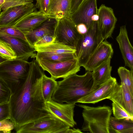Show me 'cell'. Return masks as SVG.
<instances>
[{"label": "cell", "mask_w": 133, "mask_h": 133, "mask_svg": "<svg viewBox=\"0 0 133 133\" xmlns=\"http://www.w3.org/2000/svg\"><path fill=\"white\" fill-rule=\"evenodd\" d=\"M15 124L10 118L0 121V133H10L15 129Z\"/></svg>", "instance_id": "cell-32"}, {"label": "cell", "mask_w": 133, "mask_h": 133, "mask_svg": "<svg viewBox=\"0 0 133 133\" xmlns=\"http://www.w3.org/2000/svg\"><path fill=\"white\" fill-rule=\"evenodd\" d=\"M0 57L6 60L16 59V54L9 43L0 38Z\"/></svg>", "instance_id": "cell-27"}, {"label": "cell", "mask_w": 133, "mask_h": 133, "mask_svg": "<svg viewBox=\"0 0 133 133\" xmlns=\"http://www.w3.org/2000/svg\"><path fill=\"white\" fill-rule=\"evenodd\" d=\"M8 118H10L9 102L0 104V121Z\"/></svg>", "instance_id": "cell-34"}, {"label": "cell", "mask_w": 133, "mask_h": 133, "mask_svg": "<svg viewBox=\"0 0 133 133\" xmlns=\"http://www.w3.org/2000/svg\"><path fill=\"white\" fill-rule=\"evenodd\" d=\"M54 36L49 35H45L36 42L34 45V47L43 45L52 42Z\"/></svg>", "instance_id": "cell-35"}, {"label": "cell", "mask_w": 133, "mask_h": 133, "mask_svg": "<svg viewBox=\"0 0 133 133\" xmlns=\"http://www.w3.org/2000/svg\"><path fill=\"white\" fill-rule=\"evenodd\" d=\"M71 0H50L48 11L46 14L50 18L56 19L70 18Z\"/></svg>", "instance_id": "cell-20"}, {"label": "cell", "mask_w": 133, "mask_h": 133, "mask_svg": "<svg viewBox=\"0 0 133 133\" xmlns=\"http://www.w3.org/2000/svg\"><path fill=\"white\" fill-rule=\"evenodd\" d=\"M57 19L49 18L32 31L24 34L29 44L34 47L35 42L44 36L49 35L54 36Z\"/></svg>", "instance_id": "cell-19"}, {"label": "cell", "mask_w": 133, "mask_h": 133, "mask_svg": "<svg viewBox=\"0 0 133 133\" xmlns=\"http://www.w3.org/2000/svg\"><path fill=\"white\" fill-rule=\"evenodd\" d=\"M6 60L3 58L0 57V63Z\"/></svg>", "instance_id": "cell-40"}, {"label": "cell", "mask_w": 133, "mask_h": 133, "mask_svg": "<svg viewBox=\"0 0 133 133\" xmlns=\"http://www.w3.org/2000/svg\"><path fill=\"white\" fill-rule=\"evenodd\" d=\"M116 40L119 44L125 65L133 71V48L129 41L125 25L120 27L119 34Z\"/></svg>", "instance_id": "cell-17"}, {"label": "cell", "mask_w": 133, "mask_h": 133, "mask_svg": "<svg viewBox=\"0 0 133 133\" xmlns=\"http://www.w3.org/2000/svg\"><path fill=\"white\" fill-rule=\"evenodd\" d=\"M42 69L48 72L51 77L56 80L63 79L80 70L76 57L65 61L54 62L43 59H36Z\"/></svg>", "instance_id": "cell-8"}, {"label": "cell", "mask_w": 133, "mask_h": 133, "mask_svg": "<svg viewBox=\"0 0 133 133\" xmlns=\"http://www.w3.org/2000/svg\"><path fill=\"white\" fill-rule=\"evenodd\" d=\"M109 132V133H133V120L130 119H117L111 116Z\"/></svg>", "instance_id": "cell-22"}, {"label": "cell", "mask_w": 133, "mask_h": 133, "mask_svg": "<svg viewBox=\"0 0 133 133\" xmlns=\"http://www.w3.org/2000/svg\"><path fill=\"white\" fill-rule=\"evenodd\" d=\"M111 59L110 58L102 63L92 72L93 80L92 90L111 77L112 67L110 65Z\"/></svg>", "instance_id": "cell-21"}, {"label": "cell", "mask_w": 133, "mask_h": 133, "mask_svg": "<svg viewBox=\"0 0 133 133\" xmlns=\"http://www.w3.org/2000/svg\"><path fill=\"white\" fill-rule=\"evenodd\" d=\"M97 0H85L70 14V18L76 26L82 24L88 29L94 22L91 18L93 15L97 14Z\"/></svg>", "instance_id": "cell-12"}, {"label": "cell", "mask_w": 133, "mask_h": 133, "mask_svg": "<svg viewBox=\"0 0 133 133\" xmlns=\"http://www.w3.org/2000/svg\"><path fill=\"white\" fill-rule=\"evenodd\" d=\"M1 8L0 7V12H1Z\"/></svg>", "instance_id": "cell-41"}, {"label": "cell", "mask_w": 133, "mask_h": 133, "mask_svg": "<svg viewBox=\"0 0 133 133\" xmlns=\"http://www.w3.org/2000/svg\"><path fill=\"white\" fill-rule=\"evenodd\" d=\"M57 19L53 42L75 49L81 35L76 25L69 18Z\"/></svg>", "instance_id": "cell-7"}, {"label": "cell", "mask_w": 133, "mask_h": 133, "mask_svg": "<svg viewBox=\"0 0 133 133\" xmlns=\"http://www.w3.org/2000/svg\"><path fill=\"white\" fill-rule=\"evenodd\" d=\"M37 52L57 54L75 53V49L62 44L52 42L43 45L34 47Z\"/></svg>", "instance_id": "cell-23"}, {"label": "cell", "mask_w": 133, "mask_h": 133, "mask_svg": "<svg viewBox=\"0 0 133 133\" xmlns=\"http://www.w3.org/2000/svg\"><path fill=\"white\" fill-rule=\"evenodd\" d=\"M57 82L51 77L46 76L44 74L42 79V91L45 102L51 99L52 95L56 89Z\"/></svg>", "instance_id": "cell-24"}, {"label": "cell", "mask_w": 133, "mask_h": 133, "mask_svg": "<svg viewBox=\"0 0 133 133\" xmlns=\"http://www.w3.org/2000/svg\"><path fill=\"white\" fill-rule=\"evenodd\" d=\"M117 82L116 79L111 77L107 81L80 98L77 103L94 104L106 99H108Z\"/></svg>", "instance_id": "cell-14"}, {"label": "cell", "mask_w": 133, "mask_h": 133, "mask_svg": "<svg viewBox=\"0 0 133 133\" xmlns=\"http://www.w3.org/2000/svg\"><path fill=\"white\" fill-rule=\"evenodd\" d=\"M26 77L11 94L9 104L10 118L16 131L21 127L50 115L43 95L42 79L44 74L34 59L29 62Z\"/></svg>", "instance_id": "cell-1"}, {"label": "cell", "mask_w": 133, "mask_h": 133, "mask_svg": "<svg viewBox=\"0 0 133 133\" xmlns=\"http://www.w3.org/2000/svg\"><path fill=\"white\" fill-rule=\"evenodd\" d=\"M117 72L121 80V84H124L133 95V71L124 67H119Z\"/></svg>", "instance_id": "cell-26"}, {"label": "cell", "mask_w": 133, "mask_h": 133, "mask_svg": "<svg viewBox=\"0 0 133 133\" xmlns=\"http://www.w3.org/2000/svg\"><path fill=\"white\" fill-rule=\"evenodd\" d=\"M93 84L91 71L82 75L73 74L57 82L51 99L58 102L75 104L92 90Z\"/></svg>", "instance_id": "cell-2"}, {"label": "cell", "mask_w": 133, "mask_h": 133, "mask_svg": "<svg viewBox=\"0 0 133 133\" xmlns=\"http://www.w3.org/2000/svg\"><path fill=\"white\" fill-rule=\"evenodd\" d=\"M98 19V16L97 14L93 15L91 19L93 21H97Z\"/></svg>", "instance_id": "cell-39"}, {"label": "cell", "mask_w": 133, "mask_h": 133, "mask_svg": "<svg viewBox=\"0 0 133 133\" xmlns=\"http://www.w3.org/2000/svg\"><path fill=\"white\" fill-rule=\"evenodd\" d=\"M103 41L98 32L97 21H94L84 34H81L75 49L79 65L83 66L89 57Z\"/></svg>", "instance_id": "cell-5"}, {"label": "cell", "mask_w": 133, "mask_h": 133, "mask_svg": "<svg viewBox=\"0 0 133 133\" xmlns=\"http://www.w3.org/2000/svg\"><path fill=\"white\" fill-rule=\"evenodd\" d=\"M31 0H0V7L3 10L16 6L32 3Z\"/></svg>", "instance_id": "cell-29"}, {"label": "cell", "mask_w": 133, "mask_h": 133, "mask_svg": "<svg viewBox=\"0 0 133 133\" xmlns=\"http://www.w3.org/2000/svg\"><path fill=\"white\" fill-rule=\"evenodd\" d=\"M36 1L35 6L42 13L46 14L48 11L50 0H31Z\"/></svg>", "instance_id": "cell-33"}, {"label": "cell", "mask_w": 133, "mask_h": 133, "mask_svg": "<svg viewBox=\"0 0 133 133\" xmlns=\"http://www.w3.org/2000/svg\"><path fill=\"white\" fill-rule=\"evenodd\" d=\"M76 57L75 53L51 54L37 52L36 59H43L54 62L65 61Z\"/></svg>", "instance_id": "cell-25"}, {"label": "cell", "mask_w": 133, "mask_h": 133, "mask_svg": "<svg viewBox=\"0 0 133 133\" xmlns=\"http://www.w3.org/2000/svg\"><path fill=\"white\" fill-rule=\"evenodd\" d=\"M76 27L78 32L81 34L85 33L87 32L88 29L86 26L82 24H80L77 25Z\"/></svg>", "instance_id": "cell-37"}, {"label": "cell", "mask_w": 133, "mask_h": 133, "mask_svg": "<svg viewBox=\"0 0 133 133\" xmlns=\"http://www.w3.org/2000/svg\"><path fill=\"white\" fill-rule=\"evenodd\" d=\"M0 38L11 46L16 54V59L27 61L30 58H35L36 54L35 48L28 42L19 38L6 35L0 36Z\"/></svg>", "instance_id": "cell-16"}, {"label": "cell", "mask_w": 133, "mask_h": 133, "mask_svg": "<svg viewBox=\"0 0 133 133\" xmlns=\"http://www.w3.org/2000/svg\"><path fill=\"white\" fill-rule=\"evenodd\" d=\"M10 95V92L8 86L0 79V104L8 102Z\"/></svg>", "instance_id": "cell-31"}, {"label": "cell", "mask_w": 133, "mask_h": 133, "mask_svg": "<svg viewBox=\"0 0 133 133\" xmlns=\"http://www.w3.org/2000/svg\"><path fill=\"white\" fill-rule=\"evenodd\" d=\"M112 105V110L114 117L117 119H130L133 120V116L130 115L117 104L113 102Z\"/></svg>", "instance_id": "cell-30"}, {"label": "cell", "mask_w": 133, "mask_h": 133, "mask_svg": "<svg viewBox=\"0 0 133 133\" xmlns=\"http://www.w3.org/2000/svg\"><path fill=\"white\" fill-rule=\"evenodd\" d=\"M98 19L97 26L98 32L103 41L110 37L115 29L117 19L113 9L102 4L98 9Z\"/></svg>", "instance_id": "cell-9"}, {"label": "cell", "mask_w": 133, "mask_h": 133, "mask_svg": "<svg viewBox=\"0 0 133 133\" xmlns=\"http://www.w3.org/2000/svg\"><path fill=\"white\" fill-rule=\"evenodd\" d=\"M72 129L70 128L68 129L66 132V133H83L80 129H76L74 128Z\"/></svg>", "instance_id": "cell-38"}, {"label": "cell", "mask_w": 133, "mask_h": 133, "mask_svg": "<svg viewBox=\"0 0 133 133\" xmlns=\"http://www.w3.org/2000/svg\"><path fill=\"white\" fill-rule=\"evenodd\" d=\"M37 10L33 3L4 10L0 13V28L14 26L28 14Z\"/></svg>", "instance_id": "cell-10"}, {"label": "cell", "mask_w": 133, "mask_h": 133, "mask_svg": "<svg viewBox=\"0 0 133 133\" xmlns=\"http://www.w3.org/2000/svg\"><path fill=\"white\" fill-rule=\"evenodd\" d=\"M85 0H71L70 10V14L73 13Z\"/></svg>", "instance_id": "cell-36"}, {"label": "cell", "mask_w": 133, "mask_h": 133, "mask_svg": "<svg viewBox=\"0 0 133 133\" xmlns=\"http://www.w3.org/2000/svg\"><path fill=\"white\" fill-rule=\"evenodd\" d=\"M77 105L83 109L84 122L81 131L90 133H109V121L112 113L110 107H93L80 104Z\"/></svg>", "instance_id": "cell-3"}, {"label": "cell", "mask_w": 133, "mask_h": 133, "mask_svg": "<svg viewBox=\"0 0 133 133\" xmlns=\"http://www.w3.org/2000/svg\"><path fill=\"white\" fill-rule=\"evenodd\" d=\"M28 63L24 60L16 59L0 63V79L6 85L11 94L25 79L28 70Z\"/></svg>", "instance_id": "cell-4"}, {"label": "cell", "mask_w": 133, "mask_h": 133, "mask_svg": "<svg viewBox=\"0 0 133 133\" xmlns=\"http://www.w3.org/2000/svg\"><path fill=\"white\" fill-rule=\"evenodd\" d=\"M70 128L50 115L21 127L17 133H66Z\"/></svg>", "instance_id": "cell-6"}, {"label": "cell", "mask_w": 133, "mask_h": 133, "mask_svg": "<svg viewBox=\"0 0 133 133\" xmlns=\"http://www.w3.org/2000/svg\"><path fill=\"white\" fill-rule=\"evenodd\" d=\"M4 35L19 38L28 42L23 33L14 26L0 28V36Z\"/></svg>", "instance_id": "cell-28"}, {"label": "cell", "mask_w": 133, "mask_h": 133, "mask_svg": "<svg viewBox=\"0 0 133 133\" xmlns=\"http://www.w3.org/2000/svg\"><path fill=\"white\" fill-rule=\"evenodd\" d=\"M113 53L111 44L104 40L91 54L83 67L86 71H92L102 63L111 58Z\"/></svg>", "instance_id": "cell-13"}, {"label": "cell", "mask_w": 133, "mask_h": 133, "mask_svg": "<svg viewBox=\"0 0 133 133\" xmlns=\"http://www.w3.org/2000/svg\"><path fill=\"white\" fill-rule=\"evenodd\" d=\"M108 99L133 116V95L124 84L119 85L117 82Z\"/></svg>", "instance_id": "cell-15"}, {"label": "cell", "mask_w": 133, "mask_h": 133, "mask_svg": "<svg viewBox=\"0 0 133 133\" xmlns=\"http://www.w3.org/2000/svg\"><path fill=\"white\" fill-rule=\"evenodd\" d=\"M45 103L48 111L52 116L70 128H74L76 125L74 119L75 104L58 102L52 99L45 102Z\"/></svg>", "instance_id": "cell-11"}, {"label": "cell", "mask_w": 133, "mask_h": 133, "mask_svg": "<svg viewBox=\"0 0 133 133\" xmlns=\"http://www.w3.org/2000/svg\"><path fill=\"white\" fill-rule=\"evenodd\" d=\"M49 18L47 15L37 10L28 14L14 27L25 34L33 30Z\"/></svg>", "instance_id": "cell-18"}, {"label": "cell", "mask_w": 133, "mask_h": 133, "mask_svg": "<svg viewBox=\"0 0 133 133\" xmlns=\"http://www.w3.org/2000/svg\"></svg>", "instance_id": "cell-42"}]
</instances>
